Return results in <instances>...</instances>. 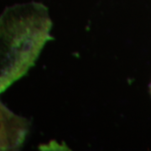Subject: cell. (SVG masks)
I'll return each mask as SVG.
<instances>
[{
	"mask_svg": "<svg viewBox=\"0 0 151 151\" xmlns=\"http://www.w3.org/2000/svg\"><path fill=\"white\" fill-rule=\"evenodd\" d=\"M150 92H151V84H150Z\"/></svg>",
	"mask_w": 151,
	"mask_h": 151,
	"instance_id": "cell-3",
	"label": "cell"
},
{
	"mask_svg": "<svg viewBox=\"0 0 151 151\" xmlns=\"http://www.w3.org/2000/svg\"><path fill=\"white\" fill-rule=\"evenodd\" d=\"M30 124L0 102V151L19 150L27 137Z\"/></svg>",
	"mask_w": 151,
	"mask_h": 151,
	"instance_id": "cell-2",
	"label": "cell"
},
{
	"mask_svg": "<svg viewBox=\"0 0 151 151\" xmlns=\"http://www.w3.org/2000/svg\"><path fill=\"white\" fill-rule=\"evenodd\" d=\"M48 9L36 2L6 8L0 15V93L27 74L50 36Z\"/></svg>",
	"mask_w": 151,
	"mask_h": 151,
	"instance_id": "cell-1",
	"label": "cell"
}]
</instances>
